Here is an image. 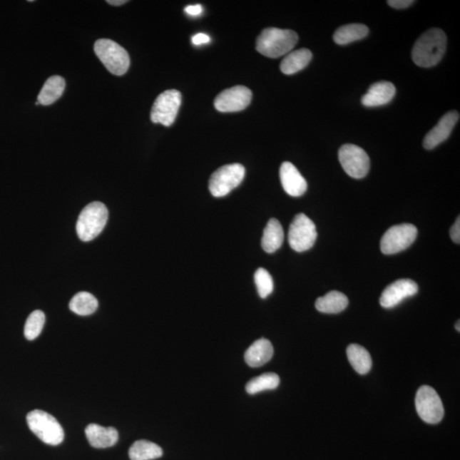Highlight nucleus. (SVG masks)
Here are the masks:
<instances>
[{
    "label": "nucleus",
    "instance_id": "nucleus-1",
    "mask_svg": "<svg viewBox=\"0 0 460 460\" xmlns=\"http://www.w3.org/2000/svg\"><path fill=\"white\" fill-rule=\"evenodd\" d=\"M446 49L444 31L431 29L420 36L412 51L414 63L421 68H431L444 58Z\"/></svg>",
    "mask_w": 460,
    "mask_h": 460
},
{
    "label": "nucleus",
    "instance_id": "nucleus-2",
    "mask_svg": "<svg viewBox=\"0 0 460 460\" xmlns=\"http://www.w3.org/2000/svg\"><path fill=\"white\" fill-rule=\"evenodd\" d=\"M299 41V35L290 29L269 28L257 39L256 49L270 58H278L291 51Z\"/></svg>",
    "mask_w": 460,
    "mask_h": 460
},
{
    "label": "nucleus",
    "instance_id": "nucleus-3",
    "mask_svg": "<svg viewBox=\"0 0 460 460\" xmlns=\"http://www.w3.org/2000/svg\"><path fill=\"white\" fill-rule=\"evenodd\" d=\"M108 211L106 205L94 201L86 205L78 216L76 230L82 242H91L98 236L106 226Z\"/></svg>",
    "mask_w": 460,
    "mask_h": 460
},
{
    "label": "nucleus",
    "instance_id": "nucleus-4",
    "mask_svg": "<svg viewBox=\"0 0 460 460\" xmlns=\"http://www.w3.org/2000/svg\"><path fill=\"white\" fill-rule=\"evenodd\" d=\"M96 56L113 76H121L128 71L130 56L119 44L108 39H101L95 43Z\"/></svg>",
    "mask_w": 460,
    "mask_h": 460
},
{
    "label": "nucleus",
    "instance_id": "nucleus-5",
    "mask_svg": "<svg viewBox=\"0 0 460 460\" xmlns=\"http://www.w3.org/2000/svg\"><path fill=\"white\" fill-rule=\"evenodd\" d=\"M27 423L35 436L48 445L58 446L64 439V431L53 416L42 410H34L27 415Z\"/></svg>",
    "mask_w": 460,
    "mask_h": 460
},
{
    "label": "nucleus",
    "instance_id": "nucleus-6",
    "mask_svg": "<svg viewBox=\"0 0 460 460\" xmlns=\"http://www.w3.org/2000/svg\"><path fill=\"white\" fill-rule=\"evenodd\" d=\"M245 170L242 165L230 164L222 166L213 173L209 180V190L214 197H223L242 183Z\"/></svg>",
    "mask_w": 460,
    "mask_h": 460
},
{
    "label": "nucleus",
    "instance_id": "nucleus-7",
    "mask_svg": "<svg viewBox=\"0 0 460 460\" xmlns=\"http://www.w3.org/2000/svg\"><path fill=\"white\" fill-rule=\"evenodd\" d=\"M317 238V227L311 219L303 213L296 215L288 231V242L297 252L308 251Z\"/></svg>",
    "mask_w": 460,
    "mask_h": 460
},
{
    "label": "nucleus",
    "instance_id": "nucleus-8",
    "mask_svg": "<svg viewBox=\"0 0 460 460\" xmlns=\"http://www.w3.org/2000/svg\"><path fill=\"white\" fill-rule=\"evenodd\" d=\"M416 410L423 421L436 424L444 417V407L437 392L428 385L418 389L415 398Z\"/></svg>",
    "mask_w": 460,
    "mask_h": 460
},
{
    "label": "nucleus",
    "instance_id": "nucleus-9",
    "mask_svg": "<svg viewBox=\"0 0 460 460\" xmlns=\"http://www.w3.org/2000/svg\"><path fill=\"white\" fill-rule=\"evenodd\" d=\"M418 230L411 223L389 228L381 239V252L392 255L409 248L417 238Z\"/></svg>",
    "mask_w": 460,
    "mask_h": 460
},
{
    "label": "nucleus",
    "instance_id": "nucleus-10",
    "mask_svg": "<svg viewBox=\"0 0 460 460\" xmlns=\"http://www.w3.org/2000/svg\"><path fill=\"white\" fill-rule=\"evenodd\" d=\"M182 103V95L177 90L162 92L153 103L150 118L153 123L170 126L178 116Z\"/></svg>",
    "mask_w": 460,
    "mask_h": 460
},
{
    "label": "nucleus",
    "instance_id": "nucleus-11",
    "mask_svg": "<svg viewBox=\"0 0 460 460\" xmlns=\"http://www.w3.org/2000/svg\"><path fill=\"white\" fill-rule=\"evenodd\" d=\"M339 160L344 172L353 178H363L369 172V157L364 150L354 144H344L339 148Z\"/></svg>",
    "mask_w": 460,
    "mask_h": 460
},
{
    "label": "nucleus",
    "instance_id": "nucleus-12",
    "mask_svg": "<svg viewBox=\"0 0 460 460\" xmlns=\"http://www.w3.org/2000/svg\"><path fill=\"white\" fill-rule=\"evenodd\" d=\"M251 90L243 86H236L223 91L214 101L215 108L222 113H234L244 111L251 103Z\"/></svg>",
    "mask_w": 460,
    "mask_h": 460
},
{
    "label": "nucleus",
    "instance_id": "nucleus-13",
    "mask_svg": "<svg viewBox=\"0 0 460 460\" xmlns=\"http://www.w3.org/2000/svg\"><path fill=\"white\" fill-rule=\"evenodd\" d=\"M417 283L409 279L398 280L389 285L380 297V305L385 309L394 308L407 297L417 295Z\"/></svg>",
    "mask_w": 460,
    "mask_h": 460
},
{
    "label": "nucleus",
    "instance_id": "nucleus-14",
    "mask_svg": "<svg viewBox=\"0 0 460 460\" xmlns=\"http://www.w3.org/2000/svg\"><path fill=\"white\" fill-rule=\"evenodd\" d=\"M459 120V113L457 111L446 113L441 118L439 122L434 128L429 131L424 139L423 145L427 150H431L449 138L455 125Z\"/></svg>",
    "mask_w": 460,
    "mask_h": 460
},
{
    "label": "nucleus",
    "instance_id": "nucleus-15",
    "mask_svg": "<svg viewBox=\"0 0 460 460\" xmlns=\"http://www.w3.org/2000/svg\"><path fill=\"white\" fill-rule=\"evenodd\" d=\"M280 178L284 190L293 197L303 195L308 188L305 178L291 162H284L280 166Z\"/></svg>",
    "mask_w": 460,
    "mask_h": 460
},
{
    "label": "nucleus",
    "instance_id": "nucleus-16",
    "mask_svg": "<svg viewBox=\"0 0 460 460\" xmlns=\"http://www.w3.org/2000/svg\"><path fill=\"white\" fill-rule=\"evenodd\" d=\"M396 87L389 81H380L372 85L362 96V103L365 107H379L391 103L396 95Z\"/></svg>",
    "mask_w": 460,
    "mask_h": 460
},
{
    "label": "nucleus",
    "instance_id": "nucleus-17",
    "mask_svg": "<svg viewBox=\"0 0 460 460\" xmlns=\"http://www.w3.org/2000/svg\"><path fill=\"white\" fill-rule=\"evenodd\" d=\"M86 436L91 446L95 449L111 448L119 440V433L113 427H103L91 424L86 428Z\"/></svg>",
    "mask_w": 460,
    "mask_h": 460
},
{
    "label": "nucleus",
    "instance_id": "nucleus-18",
    "mask_svg": "<svg viewBox=\"0 0 460 460\" xmlns=\"http://www.w3.org/2000/svg\"><path fill=\"white\" fill-rule=\"evenodd\" d=\"M273 354L274 348L270 341L260 339L254 342L245 352V361L251 367H260L269 362Z\"/></svg>",
    "mask_w": 460,
    "mask_h": 460
},
{
    "label": "nucleus",
    "instance_id": "nucleus-19",
    "mask_svg": "<svg viewBox=\"0 0 460 460\" xmlns=\"http://www.w3.org/2000/svg\"><path fill=\"white\" fill-rule=\"evenodd\" d=\"M284 242V231L277 219H270L265 227L262 238V247L266 252L273 253L282 247Z\"/></svg>",
    "mask_w": 460,
    "mask_h": 460
},
{
    "label": "nucleus",
    "instance_id": "nucleus-20",
    "mask_svg": "<svg viewBox=\"0 0 460 460\" xmlns=\"http://www.w3.org/2000/svg\"><path fill=\"white\" fill-rule=\"evenodd\" d=\"M348 305V297L344 293L332 291L325 296L318 297L315 308L322 313L337 314L347 308Z\"/></svg>",
    "mask_w": 460,
    "mask_h": 460
},
{
    "label": "nucleus",
    "instance_id": "nucleus-21",
    "mask_svg": "<svg viewBox=\"0 0 460 460\" xmlns=\"http://www.w3.org/2000/svg\"><path fill=\"white\" fill-rule=\"evenodd\" d=\"M66 87L64 78L61 76H52L44 84L38 96V102L44 106L54 103L63 96Z\"/></svg>",
    "mask_w": 460,
    "mask_h": 460
},
{
    "label": "nucleus",
    "instance_id": "nucleus-22",
    "mask_svg": "<svg viewBox=\"0 0 460 460\" xmlns=\"http://www.w3.org/2000/svg\"><path fill=\"white\" fill-rule=\"evenodd\" d=\"M312 53L308 49L292 51L282 60L280 68L283 73L291 76L305 68L312 59Z\"/></svg>",
    "mask_w": 460,
    "mask_h": 460
},
{
    "label": "nucleus",
    "instance_id": "nucleus-23",
    "mask_svg": "<svg viewBox=\"0 0 460 460\" xmlns=\"http://www.w3.org/2000/svg\"><path fill=\"white\" fill-rule=\"evenodd\" d=\"M368 34H369V29L364 24H347L336 30L334 41L337 45H348V44L361 41L367 37Z\"/></svg>",
    "mask_w": 460,
    "mask_h": 460
},
{
    "label": "nucleus",
    "instance_id": "nucleus-24",
    "mask_svg": "<svg viewBox=\"0 0 460 460\" xmlns=\"http://www.w3.org/2000/svg\"><path fill=\"white\" fill-rule=\"evenodd\" d=\"M347 357L350 364L358 374H366L372 365L369 352L362 346L353 344L347 348Z\"/></svg>",
    "mask_w": 460,
    "mask_h": 460
},
{
    "label": "nucleus",
    "instance_id": "nucleus-25",
    "mask_svg": "<svg viewBox=\"0 0 460 460\" xmlns=\"http://www.w3.org/2000/svg\"><path fill=\"white\" fill-rule=\"evenodd\" d=\"M163 455L160 446L146 440L134 442L129 450L131 460H152L159 459Z\"/></svg>",
    "mask_w": 460,
    "mask_h": 460
},
{
    "label": "nucleus",
    "instance_id": "nucleus-26",
    "mask_svg": "<svg viewBox=\"0 0 460 460\" xmlns=\"http://www.w3.org/2000/svg\"><path fill=\"white\" fill-rule=\"evenodd\" d=\"M98 307V302L90 292H81L73 296L69 303V309L78 315L93 314Z\"/></svg>",
    "mask_w": 460,
    "mask_h": 460
},
{
    "label": "nucleus",
    "instance_id": "nucleus-27",
    "mask_svg": "<svg viewBox=\"0 0 460 460\" xmlns=\"http://www.w3.org/2000/svg\"><path fill=\"white\" fill-rule=\"evenodd\" d=\"M279 384L280 377L274 372H268L250 380L245 385V391L250 395H255L264 391L275 389L279 387Z\"/></svg>",
    "mask_w": 460,
    "mask_h": 460
},
{
    "label": "nucleus",
    "instance_id": "nucleus-28",
    "mask_svg": "<svg viewBox=\"0 0 460 460\" xmlns=\"http://www.w3.org/2000/svg\"><path fill=\"white\" fill-rule=\"evenodd\" d=\"M46 323V315L41 310H34L29 315L24 327V335L28 340H34L41 334Z\"/></svg>",
    "mask_w": 460,
    "mask_h": 460
},
{
    "label": "nucleus",
    "instance_id": "nucleus-29",
    "mask_svg": "<svg viewBox=\"0 0 460 460\" xmlns=\"http://www.w3.org/2000/svg\"><path fill=\"white\" fill-rule=\"evenodd\" d=\"M254 280H255L258 295L262 299H266L272 293L274 282L272 276L270 275L268 270L262 268L257 270L255 275H254Z\"/></svg>",
    "mask_w": 460,
    "mask_h": 460
},
{
    "label": "nucleus",
    "instance_id": "nucleus-30",
    "mask_svg": "<svg viewBox=\"0 0 460 460\" xmlns=\"http://www.w3.org/2000/svg\"><path fill=\"white\" fill-rule=\"evenodd\" d=\"M450 236L451 239L453 240V242L456 244L460 242V218L458 217L456 222L454 223V225L451 228L450 230Z\"/></svg>",
    "mask_w": 460,
    "mask_h": 460
},
{
    "label": "nucleus",
    "instance_id": "nucleus-31",
    "mask_svg": "<svg viewBox=\"0 0 460 460\" xmlns=\"http://www.w3.org/2000/svg\"><path fill=\"white\" fill-rule=\"evenodd\" d=\"M387 3L389 6L401 10V9H406L411 6L414 1L413 0H389Z\"/></svg>",
    "mask_w": 460,
    "mask_h": 460
},
{
    "label": "nucleus",
    "instance_id": "nucleus-32",
    "mask_svg": "<svg viewBox=\"0 0 460 460\" xmlns=\"http://www.w3.org/2000/svg\"><path fill=\"white\" fill-rule=\"evenodd\" d=\"M210 41H211V38L205 34H198L192 38V42L195 46L203 45V44H208Z\"/></svg>",
    "mask_w": 460,
    "mask_h": 460
},
{
    "label": "nucleus",
    "instance_id": "nucleus-33",
    "mask_svg": "<svg viewBox=\"0 0 460 460\" xmlns=\"http://www.w3.org/2000/svg\"><path fill=\"white\" fill-rule=\"evenodd\" d=\"M184 11H185V12L188 15L197 16H200L201 13H203V8L200 6V4H195V6H187L185 9H184Z\"/></svg>",
    "mask_w": 460,
    "mask_h": 460
},
{
    "label": "nucleus",
    "instance_id": "nucleus-34",
    "mask_svg": "<svg viewBox=\"0 0 460 460\" xmlns=\"http://www.w3.org/2000/svg\"><path fill=\"white\" fill-rule=\"evenodd\" d=\"M107 3L113 6H120L127 3L126 0H107Z\"/></svg>",
    "mask_w": 460,
    "mask_h": 460
},
{
    "label": "nucleus",
    "instance_id": "nucleus-35",
    "mask_svg": "<svg viewBox=\"0 0 460 460\" xmlns=\"http://www.w3.org/2000/svg\"><path fill=\"white\" fill-rule=\"evenodd\" d=\"M455 328H456V330H457L458 332H459V331H460V327H459V321H458V322L456 323V325H455Z\"/></svg>",
    "mask_w": 460,
    "mask_h": 460
}]
</instances>
